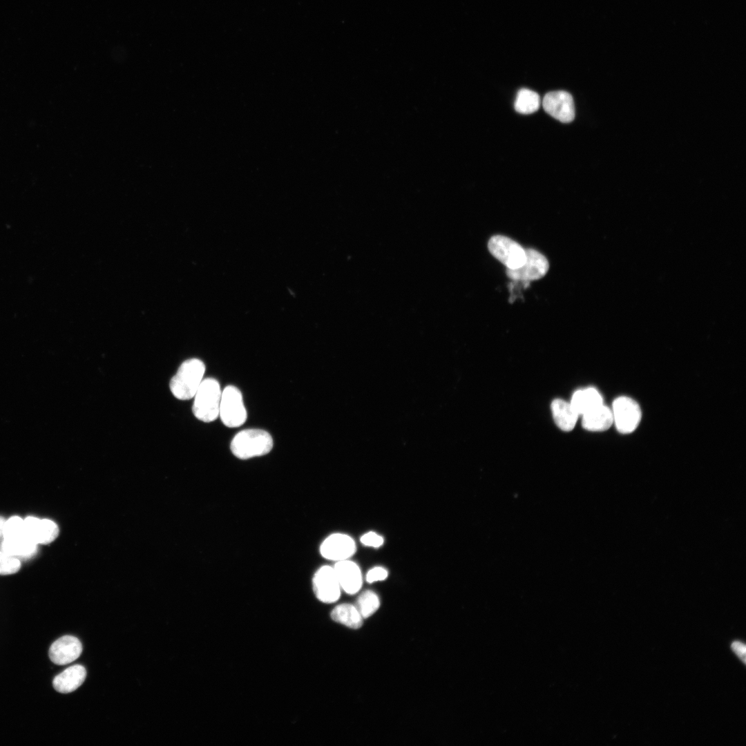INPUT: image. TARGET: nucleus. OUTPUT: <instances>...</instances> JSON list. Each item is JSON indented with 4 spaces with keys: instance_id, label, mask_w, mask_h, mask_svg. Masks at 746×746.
I'll return each instance as SVG.
<instances>
[{
    "instance_id": "dca6fc26",
    "label": "nucleus",
    "mask_w": 746,
    "mask_h": 746,
    "mask_svg": "<svg viewBox=\"0 0 746 746\" xmlns=\"http://www.w3.org/2000/svg\"><path fill=\"white\" fill-rule=\"evenodd\" d=\"M582 417V426L591 431L606 430L613 424L611 409L604 404L589 410Z\"/></svg>"
},
{
    "instance_id": "5701e85b",
    "label": "nucleus",
    "mask_w": 746,
    "mask_h": 746,
    "mask_svg": "<svg viewBox=\"0 0 746 746\" xmlns=\"http://www.w3.org/2000/svg\"><path fill=\"white\" fill-rule=\"evenodd\" d=\"M21 561L0 551V575H10L19 571Z\"/></svg>"
},
{
    "instance_id": "4be33fe9",
    "label": "nucleus",
    "mask_w": 746,
    "mask_h": 746,
    "mask_svg": "<svg viewBox=\"0 0 746 746\" xmlns=\"http://www.w3.org/2000/svg\"><path fill=\"white\" fill-rule=\"evenodd\" d=\"M26 537L24 533L23 519L18 516H12L6 520L3 526L2 538L6 539Z\"/></svg>"
},
{
    "instance_id": "6e6552de",
    "label": "nucleus",
    "mask_w": 746,
    "mask_h": 746,
    "mask_svg": "<svg viewBox=\"0 0 746 746\" xmlns=\"http://www.w3.org/2000/svg\"><path fill=\"white\" fill-rule=\"evenodd\" d=\"M312 587L316 597L325 603L337 601L341 595V586L334 567L323 566L314 573Z\"/></svg>"
},
{
    "instance_id": "f03ea898",
    "label": "nucleus",
    "mask_w": 746,
    "mask_h": 746,
    "mask_svg": "<svg viewBox=\"0 0 746 746\" xmlns=\"http://www.w3.org/2000/svg\"><path fill=\"white\" fill-rule=\"evenodd\" d=\"M273 439L269 432L260 429H247L239 432L231 442V450L238 458L250 459L269 453Z\"/></svg>"
},
{
    "instance_id": "a878e982",
    "label": "nucleus",
    "mask_w": 746,
    "mask_h": 746,
    "mask_svg": "<svg viewBox=\"0 0 746 746\" xmlns=\"http://www.w3.org/2000/svg\"><path fill=\"white\" fill-rule=\"evenodd\" d=\"M731 649H733L734 653L745 663V657H746V656H745V653H746L745 645L743 643L740 642L735 641L731 644Z\"/></svg>"
},
{
    "instance_id": "bb28decb",
    "label": "nucleus",
    "mask_w": 746,
    "mask_h": 746,
    "mask_svg": "<svg viewBox=\"0 0 746 746\" xmlns=\"http://www.w3.org/2000/svg\"><path fill=\"white\" fill-rule=\"evenodd\" d=\"M5 522V518L0 516V538L3 537V530Z\"/></svg>"
},
{
    "instance_id": "2eb2a0df",
    "label": "nucleus",
    "mask_w": 746,
    "mask_h": 746,
    "mask_svg": "<svg viewBox=\"0 0 746 746\" xmlns=\"http://www.w3.org/2000/svg\"><path fill=\"white\" fill-rule=\"evenodd\" d=\"M0 551L21 561L33 557L37 553L38 548L37 544L26 537L10 539L2 538Z\"/></svg>"
},
{
    "instance_id": "f257e3e1",
    "label": "nucleus",
    "mask_w": 746,
    "mask_h": 746,
    "mask_svg": "<svg viewBox=\"0 0 746 746\" xmlns=\"http://www.w3.org/2000/svg\"><path fill=\"white\" fill-rule=\"evenodd\" d=\"M204 372L205 365L200 359L191 358L183 362L170 381V390L173 396L180 400L194 397Z\"/></svg>"
},
{
    "instance_id": "9d476101",
    "label": "nucleus",
    "mask_w": 746,
    "mask_h": 746,
    "mask_svg": "<svg viewBox=\"0 0 746 746\" xmlns=\"http://www.w3.org/2000/svg\"><path fill=\"white\" fill-rule=\"evenodd\" d=\"M356 546L354 540L350 535L344 533H334L329 535L321 544V555L335 562L348 560L356 552Z\"/></svg>"
},
{
    "instance_id": "393cba45",
    "label": "nucleus",
    "mask_w": 746,
    "mask_h": 746,
    "mask_svg": "<svg viewBox=\"0 0 746 746\" xmlns=\"http://www.w3.org/2000/svg\"><path fill=\"white\" fill-rule=\"evenodd\" d=\"M388 575V571L382 566H375L367 573L366 581L372 583L377 581L384 580Z\"/></svg>"
},
{
    "instance_id": "aec40b11",
    "label": "nucleus",
    "mask_w": 746,
    "mask_h": 746,
    "mask_svg": "<svg viewBox=\"0 0 746 746\" xmlns=\"http://www.w3.org/2000/svg\"><path fill=\"white\" fill-rule=\"evenodd\" d=\"M541 100L539 95L527 88L520 89L515 102V109L522 114H530L538 110Z\"/></svg>"
},
{
    "instance_id": "20e7f679",
    "label": "nucleus",
    "mask_w": 746,
    "mask_h": 746,
    "mask_svg": "<svg viewBox=\"0 0 746 746\" xmlns=\"http://www.w3.org/2000/svg\"><path fill=\"white\" fill-rule=\"evenodd\" d=\"M219 416L224 425L237 428L247 419V411L241 392L235 386L228 385L222 392Z\"/></svg>"
},
{
    "instance_id": "7ed1b4c3",
    "label": "nucleus",
    "mask_w": 746,
    "mask_h": 746,
    "mask_svg": "<svg viewBox=\"0 0 746 746\" xmlns=\"http://www.w3.org/2000/svg\"><path fill=\"white\" fill-rule=\"evenodd\" d=\"M222 392L217 380L203 379L195 396L193 412L195 417L206 423L216 420L219 416Z\"/></svg>"
},
{
    "instance_id": "b1692460",
    "label": "nucleus",
    "mask_w": 746,
    "mask_h": 746,
    "mask_svg": "<svg viewBox=\"0 0 746 746\" xmlns=\"http://www.w3.org/2000/svg\"><path fill=\"white\" fill-rule=\"evenodd\" d=\"M361 542L367 546L378 548L383 545L384 540L381 535L375 532L370 531L361 536Z\"/></svg>"
},
{
    "instance_id": "423d86ee",
    "label": "nucleus",
    "mask_w": 746,
    "mask_h": 746,
    "mask_svg": "<svg viewBox=\"0 0 746 746\" xmlns=\"http://www.w3.org/2000/svg\"><path fill=\"white\" fill-rule=\"evenodd\" d=\"M611 412L613 423L618 432L629 434L635 430L641 419L638 403L627 396H620L613 403Z\"/></svg>"
},
{
    "instance_id": "0eeeda50",
    "label": "nucleus",
    "mask_w": 746,
    "mask_h": 746,
    "mask_svg": "<svg viewBox=\"0 0 746 746\" xmlns=\"http://www.w3.org/2000/svg\"><path fill=\"white\" fill-rule=\"evenodd\" d=\"M526 258L523 265L516 269L506 268V275L513 280L530 281L544 277L548 272L547 258L533 249H525Z\"/></svg>"
},
{
    "instance_id": "412c9836",
    "label": "nucleus",
    "mask_w": 746,
    "mask_h": 746,
    "mask_svg": "<svg viewBox=\"0 0 746 746\" xmlns=\"http://www.w3.org/2000/svg\"><path fill=\"white\" fill-rule=\"evenodd\" d=\"M379 606L378 595L372 591H366L358 597L356 607L362 618H367L376 612Z\"/></svg>"
},
{
    "instance_id": "f8f14e48",
    "label": "nucleus",
    "mask_w": 746,
    "mask_h": 746,
    "mask_svg": "<svg viewBox=\"0 0 746 746\" xmlns=\"http://www.w3.org/2000/svg\"><path fill=\"white\" fill-rule=\"evenodd\" d=\"M82 652V644L77 638L64 635L51 644L49 657L55 664L64 665L77 660Z\"/></svg>"
},
{
    "instance_id": "9b49d317",
    "label": "nucleus",
    "mask_w": 746,
    "mask_h": 746,
    "mask_svg": "<svg viewBox=\"0 0 746 746\" xmlns=\"http://www.w3.org/2000/svg\"><path fill=\"white\" fill-rule=\"evenodd\" d=\"M23 526L26 537L37 545L48 544L59 534L57 524L48 519L29 516L23 519Z\"/></svg>"
},
{
    "instance_id": "6ab92c4d",
    "label": "nucleus",
    "mask_w": 746,
    "mask_h": 746,
    "mask_svg": "<svg viewBox=\"0 0 746 746\" xmlns=\"http://www.w3.org/2000/svg\"><path fill=\"white\" fill-rule=\"evenodd\" d=\"M332 618L352 629H358L363 623V618L356 607L351 604L336 606L331 613Z\"/></svg>"
},
{
    "instance_id": "1a4fd4ad",
    "label": "nucleus",
    "mask_w": 746,
    "mask_h": 746,
    "mask_svg": "<svg viewBox=\"0 0 746 746\" xmlns=\"http://www.w3.org/2000/svg\"><path fill=\"white\" fill-rule=\"evenodd\" d=\"M542 106L548 114L562 122H571L575 117L573 97L566 91L548 93L543 98Z\"/></svg>"
},
{
    "instance_id": "ddd939ff",
    "label": "nucleus",
    "mask_w": 746,
    "mask_h": 746,
    "mask_svg": "<svg viewBox=\"0 0 746 746\" xmlns=\"http://www.w3.org/2000/svg\"><path fill=\"white\" fill-rule=\"evenodd\" d=\"M341 589L348 594H355L363 584L362 573L359 566L348 560L336 562L333 566Z\"/></svg>"
},
{
    "instance_id": "39448f33",
    "label": "nucleus",
    "mask_w": 746,
    "mask_h": 746,
    "mask_svg": "<svg viewBox=\"0 0 746 746\" xmlns=\"http://www.w3.org/2000/svg\"><path fill=\"white\" fill-rule=\"evenodd\" d=\"M490 254L508 269L521 267L525 261V249L517 242L501 235L492 236L488 242Z\"/></svg>"
},
{
    "instance_id": "f3484780",
    "label": "nucleus",
    "mask_w": 746,
    "mask_h": 746,
    "mask_svg": "<svg viewBox=\"0 0 746 746\" xmlns=\"http://www.w3.org/2000/svg\"><path fill=\"white\" fill-rule=\"evenodd\" d=\"M553 417L556 425L564 431L572 430L579 417L570 403L557 399L551 403Z\"/></svg>"
},
{
    "instance_id": "4468645a",
    "label": "nucleus",
    "mask_w": 746,
    "mask_h": 746,
    "mask_svg": "<svg viewBox=\"0 0 746 746\" xmlns=\"http://www.w3.org/2000/svg\"><path fill=\"white\" fill-rule=\"evenodd\" d=\"M86 676L85 668L80 664L71 666L55 677L54 689L61 694H68L76 690L84 682Z\"/></svg>"
},
{
    "instance_id": "a211bd4d",
    "label": "nucleus",
    "mask_w": 746,
    "mask_h": 746,
    "mask_svg": "<svg viewBox=\"0 0 746 746\" xmlns=\"http://www.w3.org/2000/svg\"><path fill=\"white\" fill-rule=\"evenodd\" d=\"M570 403L578 415L582 416L589 410L603 404V400L601 394L595 388H588L575 392Z\"/></svg>"
}]
</instances>
